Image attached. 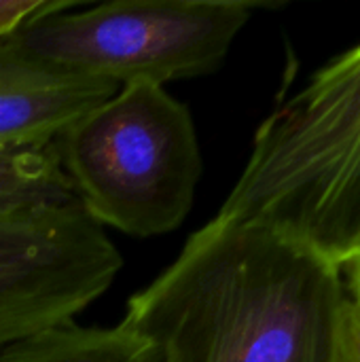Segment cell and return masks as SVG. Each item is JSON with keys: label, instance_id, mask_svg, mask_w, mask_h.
I'll list each match as a JSON object with an SVG mask.
<instances>
[{"label": "cell", "instance_id": "9", "mask_svg": "<svg viewBox=\"0 0 360 362\" xmlns=\"http://www.w3.org/2000/svg\"><path fill=\"white\" fill-rule=\"evenodd\" d=\"M62 0H0V40L8 38L25 21L55 8Z\"/></svg>", "mask_w": 360, "mask_h": 362}, {"label": "cell", "instance_id": "7", "mask_svg": "<svg viewBox=\"0 0 360 362\" xmlns=\"http://www.w3.org/2000/svg\"><path fill=\"white\" fill-rule=\"evenodd\" d=\"M0 362H159L155 348L121 322L112 329L74 320L45 327L0 350Z\"/></svg>", "mask_w": 360, "mask_h": 362}, {"label": "cell", "instance_id": "1", "mask_svg": "<svg viewBox=\"0 0 360 362\" xmlns=\"http://www.w3.org/2000/svg\"><path fill=\"white\" fill-rule=\"evenodd\" d=\"M342 269L284 233L212 218L151 284L123 327L159 362H339Z\"/></svg>", "mask_w": 360, "mask_h": 362}, {"label": "cell", "instance_id": "10", "mask_svg": "<svg viewBox=\"0 0 360 362\" xmlns=\"http://www.w3.org/2000/svg\"><path fill=\"white\" fill-rule=\"evenodd\" d=\"M339 362H360V303L350 297L342 314Z\"/></svg>", "mask_w": 360, "mask_h": 362}, {"label": "cell", "instance_id": "8", "mask_svg": "<svg viewBox=\"0 0 360 362\" xmlns=\"http://www.w3.org/2000/svg\"><path fill=\"white\" fill-rule=\"evenodd\" d=\"M79 206L55 146L0 151V212Z\"/></svg>", "mask_w": 360, "mask_h": 362}, {"label": "cell", "instance_id": "6", "mask_svg": "<svg viewBox=\"0 0 360 362\" xmlns=\"http://www.w3.org/2000/svg\"><path fill=\"white\" fill-rule=\"evenodd\" d=\"M117 89L106 78L68 72L0 40V151L53 144Z\"/></svg>", "mask_w": 360, "mask_h": 362}, {"label": "cell", "instance_id": "3", "mask_svg": "<svg viewBox=\"0 0 360 362\" xmlns=\"http://www.w3.org/2000/svg\"><path fill=\"white\" fill-rule=\"evenodd\" d=\"M83 212L132 238L166 235L193 208L204 172L189 108L136 81L74 121L55 142Z\"/></svg>", "mask_w": 360, "mask_h": 362}, {"label": "cell", "instance_id": "11", "mask_svg": "<svg viewBox=\"0 0 360 362\" xmlns=\"http://www.w3.org/2000/svg\"><path fill=\"white\" fill-rule=\"evenodd\" d=\"M342 276H344V286H346L348 297L360 303V255L342 269Z\"/></svg>", "mask_w": 360, "mask_h": 362}, {"label": "cell", "instance_id": "4", "mask_svg": "<svg viewBox=\"0 0 360 362\" xmlns=\"http://www.w3.org/2000/svg\"><path fill=\"white\" fill-rule=\"evenodd\" d=\"M62 0L8 40L25 55L68 72L166 85L219 70L261 2L115 0L89 8Z\"/></svg>", "mask_w": 360, "mask_h": 362}, {"label": "cell", "instance_id": "5", "mask_svg": "<svg viewBox=\"0 0 360 362\" xmlns=\"http://www.w3.org/2000/svg\"><path fill=\"white\" fill-rule=\"evenodd\" d=\"M121 267L119 250L81 206L0 212V350L74 320Z\"/></svg>", "mask_w": 360, "mask_h": 362}, {"label": "cell", "instance_id": "2", "mask_svg": "<svg viewBox=\"0 0 360 362\" xmlns=\"http://www.w3.org/2000/svg\"><path fill=\"white\" fill-rule=\"evenodd\" d=\"M216 218L259 223L344 269L360 255V42L278 102Z\"/></svg>", "mask_w": 360, "mask_h": 362}]
</instances>
